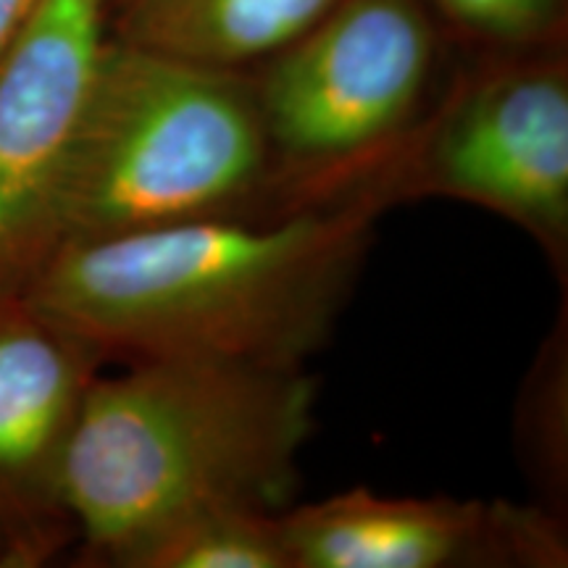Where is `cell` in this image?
I'll use <instances>...</instances> for the list:
<instances>
[{
    "instance_id": "8fae6325",
    "label": "cell",
    "mask_w": 568,
    "mask_h": 568,
    "mask_svg": "<svg viewBox=\"0 0 568 568\" xmlns=\"http://www.w3.org/2000/svg\"><path fill=\"white\" fill-rule=\"evenodd\" d=\"M474 38L503 48H539L558 30V0H435Z\"/></svg>"
},
{
    "instance_id": "30bf717a",
    "label": "cell",
    "mask_w": 568,
    "mask_h": 568,
    "mask_svg": "<svg viewBox=\"0 0 568 568\" xmlns=\"http://www.w3.org/2000/svg\"><path fill=\"white\" fill-rule=\"evenodd\" d=\"M284 510L219 506L180 516L130 545V568H293Z\"/></svg>"
},
{
    "instance_id": "ba28073f",
    "label": "cell",
    "mask_w": 568,
    "mask_h": 568,
    "mask_svg": "<svg viewBox=\"0 0 568 568\" xmlns=\"http://www.w3.org/2000/svg\"><path fill=\"white\" fill-rule=\"evenodd\" d=\"M0 318V477H45L59 495L63 445L88 393L84 353L95 351L24 297Z\"/></svg>"
},
{
    "instance_id": "5b68a950",
    "label": "cell",
    "mask_w": 568,
    "mask_h": 568,
    "mask_svg": "<svg viewBox=\"0 0 568 568\" xmlns=\"http://www.w3.org/2000/svg\"><path fill=\"white\" fill-rule=\"evenodd\" d=\"M385 209L479 205L529 234L566 282L568 82L556 61L485 71L426 113L379 184Z\"/></svg>"
},
{
    "instance_id": "7c38bea8",
    "label": "cell",
    "mask_w": 568,
    "mask_h": 568,
    "mask_svg": "<svg viewBox=\"0 0 568 568\" xmlns=\"http://www.w3.org/2000/svg\"><path fill=\"white\" fill-rule=\"evenodd\" d=\"M38 3L40 0H0V59L17 40L21 27L27 24Z\"/></svg>"
},
{
    "instance_id": "7a4b0ae2",
    "label": "cell",
    "mask_w": 568,
    "mask_h": 568,
    "mask_svg": "<svg viewBox=\"0 0 568 568\" xmlns=\"http://www.w3.org/2000/svg\"><path fill=\"white\" fill-rule=\"evenodd\" d=\"M305 368L140 361L92 379L59 464L61 508L111 564L174 518L290 508L314 432Z\"/></svg>"
},
{
    "instance_id": "9c48e42d",
    "label": "cell",
    "mask_w": 568,
    "mask_h": 568,
    "mask_svg": "<svg viewBox=\"0 0 568 568\" xmlns=\"http://www.w3.org/2000/svg\"><path fill=\"white\" fill-rule=\"evenodd\" d=\"M119 40L201 67L240 71L274 59L337 0H109Z\"/></svg>"
},
{
    "instance_id": "6da1fadb",
    "label": "cell",
    "mask_w": 568,
    "mask_h": 568,
    "mask_svg": "<svg viewBox=\"0 0 568 568\" xmlns=\"http://www.w3.org/2000/svg\"><path fill=\"white\" fill-rule=\"evenodd\" d=\"M379 205L197 219L77 240L27 297L95 353L305 368L329 343L374 243Z\"/></svg>"
},
{
    "instance_id": "52a82bcc",
    "label": "cell",
    "mask_w": 568,
    "mask_h": 568,
    "mask_svg": "<svg viewBox=\"0 0 568 568\" xmlns=\"http://www.w3.org/2000/svg\"><path fill=\"white\" fill-rule=\"evenodd\" d=\"M293 568H558V516L508 500L379 495L353 487L284 508Z\"/></svg>"
},
{
    "instance_id": "277c9868",
    "label": "cell",
    "mask_w": 568,
    "mask_h": 568,
    "mask_svg": "<svg viewBox=\"0 0 568 568\" xmlns=\"http://www.w3.org/2000/svg\"><path fill=\"white\" fill-rule=\"evenodd\" d=\"M437 38L422 0H337L253 82L272 155V213L379 205L426 116Z\"/></svg>"
},
{
    "instance_id": "3957f363",
    "label": "cell",
    "mask_w": 568,
    "mask_h": 568,
    "mask_svg": "<svg viewBox=\"0 0 568 568\" xmlns=\"http://www.w3.org/2000/svg\"><path fill=\"white\" fill-rule=\"evenodd\" d=\"M222 216H274L253 82L105 42L63 184L59 247Z\"/></svg>"
},
{
    "instance_id": "8992f818",
    "label": "cell",
    "mask_w": 568,
    "mask_h": 568,
    "mask_svg": "<svg viewBox=\"0 0 568 568\" xmlns=\"http://www.w3.org/2000/svg\"><path fill=\"white\" fill-rule=\"evenodd\" d=\"M109 0H40L0 59V280L59 247L67 174L105 51Z\"/></svg>"
}]
</instances>
